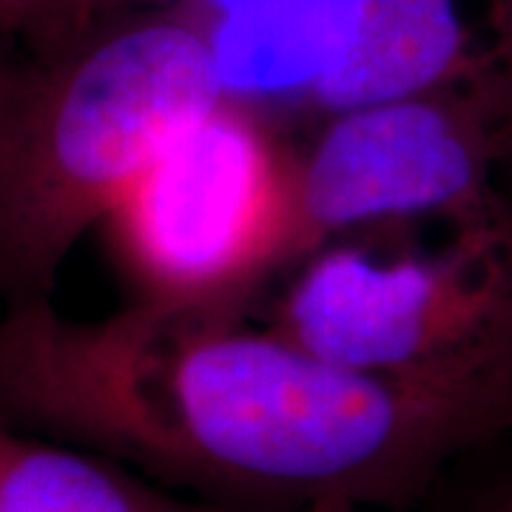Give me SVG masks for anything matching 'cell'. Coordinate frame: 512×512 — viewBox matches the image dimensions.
<instances>
[{
  "mask_svg": "<svg viewBox=\"0 0 512 512\" xmlns=\"http://www.w3.org/2000/svg\"><path fill=\"white\" fill-rule=\"evenodd\" d=\"M234 92L211 18L165 0L0 55V291L52 296L157 151Z\"/></svg>",
  "mask_w": 512,
  "mask_h": 512,
  "instance_id": "cell-2",
  "label": "cell"
},
{
  "mask_svg": "<svg viewBox=\"0 0 512 512\" xmlns=\"http://www.w3.org/2000/svg\"><path fill=\"white\" fill-rule=\"evenodd\" d=\"M498 106H501V117H504V131H507V140L512 146V74L501 83L498 89Z\"/></svg>",
  "mask_w": 512,
  "mask_h": 512,
  "instance_id": "cell-10",
  "label": "cell"
},
{
  "mask_svg": "<svg viewBox=\"0 0 512 512\" xmlns=\"http://www.w3.org/2000/svg\"><path fill=\"white\" fill-rule=\"evenodd\" d=\"M453 512H512V470L484 478Z\"/></svg>",
  "mask_w": 512,
  "mask_h": 512,
  "instance_id": "cell-9",
  "label": "cell"
},
{
  "mask_svg": "<svg viewBox=\"0 0 512 512\" xmlns=\"http://www.w3.org/2000/svg\"><path fill=\"white\" fill-rule=\"evenodd\" d=\"M0 55H3V52H0Z\"/></svg>",
  "mask_w": 512,
  "mask_h": 512,
  "instance_id": "cell-12",
  "label": "cell"
},
{
  "mask_svg": "<svg viewBox=\"0 0 512 512\" xmlns=\"http://www.w3.org/2000/svg\"><path fill=\"white\" fill-rule=\"evenodd\" d=\"M265 319L356 373L512 421V200L316 248Z\"/></svg>",
  "mask_w": 512,
  "mask_h": 512,
  "instance_id": "cell-3",
  "label": "cell"
},
{
  "mask_svg": "<svg viewBox=\"0 0 512 512\" xmlns=\"http://www.w3.org/2000/svg\"><path fill=\"white\" fill-rule=\"evenodd\" d=\"M0 512H231L111 458L0 424Z\"/></svg>",
  "mask_w": 512,
  "mask_h": 512,
  "instance_id": "cell-7",
  "label": "cell"
},
{
  "mask_svg": "<svg viewBox=\"0 0 512 512\" xmlns=\"http://www.w3.org/2000/svg\"><path fill=\"white\" fill-rule=\"evenodd\" d=\"M296 148L248 94L191 117L100 225L131 299L251 308L296 265Z\"/></svg>",
  "mask_w": 512,
  "mask_h": 512,
  "instance_id": "cell-4",
  "label": "cell"
},
{
  "mask_svg": "<svg viewBox=\"0 0 512 512\" xmlns=\"http://www.w3.org/2000/svg\"><path fill=\"white\" fill-rule=\"evenodd\" d=\"M291 512H362V507H356V504H350V501H342V498H333V501H319V504L299 507V510Z\"/></svg>",
  "mask_w": 512,
  "mask_h": 512,
  "instance_id": "cell-11",
  "label": "cell"
},
{
  "mask_svg": "<svg viewBox=\"0 0 512 512\" xmlns=\"http://www.w3.org/2000/svg\"><path fill=\"white\" fill-rule=\"evenodd\" d=\"M0 424L231 512L407 510L512 433L490 407L336 365L251 308L131 299L77 319L52 296L0 319Z\"/></svg>",
  "mask_w": 512,
  "mask_h": 512,
  "instance_id": "cell-1",
  "label": "cell"
},
{
  "mask_svg": "<svg viewBox=\"0 0 512 512\" xmlns=\"http://www.w3.org/2000/svg\"><path fill=\"white\" fill-rule=\"evenodd\" d=\"M316 120L296 148V265L336 239L450 220L504 194L512 146L498 89L407 94Z\"/></svg>",
  "mask_w": 512,
  "mask_h": 512,
  "instance_id": "cell-5",
  "label": "cell"
},
{
  "mask_svg": "<svg viewBox=\"0 0 512 512\" xmlns=\"http://www.w3.org/2000/svg\"><path fill=\"white\" fill-rule=\"evenodd\" d=\"M165 0H0V52L69 35L94 20Z\"/></svg>",
  "mask_w": 512,
  "mask_h": 512,
  "instance_id": "cell-8",
  "label": "cell"
},
{
  "mask_svg": "<svg viewBox=\"0 0 512 512\" xmlns=\"http://www.w3.org/2000/svg\"><path fill=\"white\" fill-rule=\"evenodd\" d=\"M510 74L512 0H336L299 100L322 117L407 94L501 89Z\"/></svg>",
  "mask_w": 512,
  "mask_h": 512,
  "instance_id": "cell-6",
  "label": "cell"
}]
</instances>
